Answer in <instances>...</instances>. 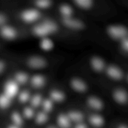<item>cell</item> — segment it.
<instances>
[{
    "instance_id": "9c48e42d",
    "label": "cell",
    "mask_w": 128,
    "mask_h": 128,
    "mask_svg": "<svg viewBox=\"0 0 128 128\" xmlns=\"http://www.w3.org/2000/svg\"><path fill=\"white\" fill-rule=\"evenodd\" d=\"M18 35L17 30L11 25L5 24L0 28V37L6 40H13Z\"/></svg>"
},
{
    "instance_id": "5bb4252c",
    "label": "cell",
    "mask_w": 128,
    "mask_h": 128,
    "mask_svg": "<svg viewBox=\"0 0 128 128\" xmlns=\"http://www.w3.org/2000/svg\"><path fill=\"white\" fill-rule=\"evenodd\" d=\"M56 123L58 128H71L72 123L66 113L61 112L56 117Z\"/></svg>"
},
{
    "instance_id": "ac0fdd59",
    "label": "cell",
    "mask_w": 128,
    "mask_h": 128,
    "mask_svg": "<svg viewBox=\"0 0 128 128\" xmlns=\"http://www.w3.org/2000/svg\"><path fill=\"white\" fill-rule=\"evenodd\" d=\"M49 98L51 99L54 102H61L66 99V94L61 90L53 89L50 91Z\"/></svg>"
},
{
    "instance_id": "ba28073f",
    "label": "cell",
    "mask_w": 128,
    "mask_h": 128,
    "mask_svg": "<svg viewBox=\"0 0 128 128\" xmlns=\"http://www.w3.org/2000/svg\"><path fill=\"white\" fill-rule=\"evenodd\" d=\"M90 64L91 69L96 72H104L105 69L107 66L106 61L102 57L94 55L90 58Z\"/></svg>"
},
{
    "instance_id": "44dd1931",
    "label": "cell",
    "mask_w": 128,
    "mask_h": 128,
    "mask_svg": "<svg viewBox=\"0 0 128 128\" xmlns=\"http://www.w3.org/2000/svg\"><path fill=\"white\" fill-rule=\"evenodd\" d=\"M53 41L50 37H44L41 38L40 41V46L44 51H50L54 48Z\"/></svg>"
},
{
    "instance_id": "5b68a950",
    "label": "cell",
    "mask_w": 128,
    "mask_h": 128,
    "mask_svg": "<svg viewBox=\"0 0 128 128\" xmlns=\"http://www.w3.org/2000/svg\"><path fill=\"white\" fill-rule=\"evenodd\" d=\"M61 23L66 28L73 30H81L85 28L84 22L73 16L66 18H61Z\"/></svg>"
},
{
    "instance_id": "8fae6325",
    "label": "cell",
    "mask_w": 128,
    "mask_h": 128,
    "mask_svg": "<svg viewBox=\"0 0 128 128\" xmlns=\"http://www.w3.org/2000/svg\"><path fill=\"white\" fill-rule=\"evenodd\" d=\"M86 104L88 107L95 111H100L104 107V103L100 98L92 95L90 96L86 100Z\"/></svg>"
},
{
    "instance_id": "484cf974",
    "label": "cell",
    "mask_w": 128,
    "mask_h": 128,
    "mask_svg": "<svg viewBox=\"0 0 128 128\" xmlns=\"http://www.w3.org/2000/svg\"><path fill=\"white\" fill-rule=\"evenodd\" d=\"M17 96L18 98V101L21 103L24 104L30 101L31 94L30 91L28 90H22L18 92Z\"/></svg>"
},
{
    "instance_id": "2e32d148",
    "label": "cell",
    "mask_w": 128,
    "mask_h": 128,
    "mask_svg": "<svg viewBox=\"0 0 128 128\" xmlns=\"http://www.w3.org/2000/svg\"><path fill=\"white\" fill-rule=\"evenodd\" d=\"M30 76L25 71H18L16 72L14 74L12 80L19 85H24L29 82Z\"/></svg>"
},
{
    "instance_id": "603a6c76",
    "label": "cell",
    "mask_w": 128,
    "mask_h": 128,
    "mask_svg": "<svg viewBox=\"0 0 128 128\" xmlns=\"http://www.w3.org/2000/svg\"><path fill=\"white\" fill-rule=\"evenodd\" d=\"M12 100L11 98L1 92L0 93V110H4L10 108L12 102Z\"/></svg>"
},
{
    "instance_id": "4fadbf2b",
    "label": "cell",
    "mask_w": 128,
    "mask_h": 128,
    "mask_svg": "<svg viewBox=\"0 0 128 128\" xmlns=\"http://www.w3.org/2000/svg\"><path fill=\"white\" fill-rule=\"evenodd\" d=\"M29 82L33 88L40 89L46 84V78L41 74H35L30 78Z\"/></svg>"
},
{
    "instance_id": "277c9868",
    "label": "cell",
    "mask_w": 128,
    "mask_h": 128,
    "mask_svg": "<svg viewBox=\"0 0 128 128\" xmlns=\"http://www.w3.org/2000/svg\"><path fill=\"white\" fill-rule=\"evenodd\" d=\"M26 65L29 68L34 70H41L48 66L46 59L39 55H32L29 56L26 60Z\"/></svg>"
},
{
    "instance_id": "7402d4cb",
    "label": "cell",
    "mask_w": 128,
    "mask_h": 128,
    "mask_svg": "<svg viewBox=\"0 0 128 128\" xmlns=\"http://www.w3.org/2000/svg\"><path fill=\"white\" fill-rule=\"evenodd\" d=\"M10 119H11L12 124L20 126V127H21V126L24 123V118L18 111H12L10 114Z\"/></svg>"
},
{
    "instance_id": "4316f807",
    "label": "cell",
    "mask_w": 128,
    "mask_h": 128,
    "mask_svg": "<svg viewBox=\"0 0 128 128\" xmlns=\"http://www.w3.org/2000/svg\"><path fill=\"white\" fill-rule=\"evenodd\" d=\"M74 3L82 9H90L93 6L94 1L92 0H74Z\"/></svg>"
},
{
    "instance_id": "d6a6232c",
    "label": "cell",
    "mask_w": 128,
    "mask_h": 128,
    "mask_svg": "<svg viewBox=\"0 0 128 128\" xmlns=\"http://www.w3.org/2000/svg\"><path fill=\"white\" fill-rule=\"evenodd\" d=\"M6 128H21V127H20V126H16V125L13 124H11L8 126L7 127H6Z\"/></svg>"
},
{
    "instance_id": "f1b7e54d",
    "label": "cell",
    "mask_w": 128,
    "mask_h": 128,
    "mask_svg": "<svg viewBox=\"0 0 128 128\" xmlns=\"http://www.w3.org/2000/svg\"><path fill=\"white\" fill-rule=\"evenodd\" d=\"M36 112L34 111V109L32 108L31 106H26L24 108L22 112V116L24 119H28V120H31V119L34 118L35 116Z\"/></svg>"
},
{
    "instance_id": "f546056e",
    "label": "cell",
    "mask_w": 128,
    "mask_h": 128,
    "mask_svg": "<svg viewBox=\"0 0 128 128\" xmlns=\"http://www.w3.org/2000/svg\"><path fill=\"white\" fill-rule=\"evenodd\" d=\"M120 47L121 50L125 52H127L128 51V37L123 38L122 40H120Z\"/></svg>"
},
{
    "instance_id": "4dcf8cb0",
    "label": "cell",
    "mask_w": 128,
    "mask_h": 128,
    "mask_svg": "<svg viewBox=\"0 0 128 128\" xmlns=\"http://www.w3.org/2000/svg\"><path fill=\"white\" fill-rule=\"evenodd\" d=\"M6 69V62L2 59L0 58V76L4 73Z\"/></svg>"
},
{
    "instance_id": "7c38bea8",
    "label": "cell",
    "mask_w": 128,
    "mask_h": 128,
    "mask_svg": "<svg viewBox=\"0 0 128 128\" xmlns=\"http://www.w3.org/2000/svg\"><path fill=\"white\" fill-rule=\"evenodd\" d=\"M112 97L116 102L120 104H125L128 102V92L123 88H116L112 92Z\"/></svg>"
},
{
    "instance_id": "ffe728a7",
    "label": "cell",
    "mask_w": 128,
    "mask_h": 128,
    "mask_svg": "<svg viewBox=\"0 0 128 128\" xmlns=\"http://www.w3.org/2000/svg\"><path fill=\"white\" fill-rule=\"evenodd\" d=\"M34 119L38 125L44 124L49 120V114L43 111H40L36 112Z\"/></svg>"
},
{
    "instance_id": "8992f818",
    "label": "cell",
    "mask_w": 128,
    "mask_h": 128,
    "mask_svg": "<svg viewBox=\"0 0 128 128\" xmlns=\"http://www.w3.org/2000/svg\"><path fill=\"white\" fill-rule=\"evenodd\" d=\"M19 89L20 86L12 79H10L5 81L4 83L2 92L12 99L16 97L20 92Z\"/></svg>"
},
{
    "instance_id": "e0dca14e",
    "label": "cell",
    "mask_w": 128,
    "mask_h": 128,
    "mask_svg": "<svg viewBox=\"0 0 128 128\" xmlns=\"http://www.w3.org/2000/svg\"><path fill=\"white\" fill-rule=\"evenodd\" d=\"M66 114L72 123L76 124L82 122L84 120V114L78 110H71L66 112Z\"/></svg>"
},
{
    "instance_id": "83f0119b",
    "label": "cell",
    "mask_w": 128,
    "mask_h": 128,
    "mask_svg": "<svg viewBox=\"0 0 128 128\" xmlns=\"http://www.w3.org/2000/svg\"><path fill=\"white\" fill-rule=\"evenodd\" d=\"M34 5L38 10L40 9H46L51 7L52 4V1L51 0H36L33 2Z\"/></svg>"
},
{
    "instance_id": "d4e9b609",
    "label": "cell",
    "mask_w": 128,
    "mask_h": 128,
    "mask_svg": "<svg viewBox=\"0 0 128 128\" xmlns=\"http://www.w3.org/2000/svg\"><path fill=\"white\" fill-rule=\"evenodd\" d=\"M54 103V102L49 98H44L43 100H42V104L41 105V108H42V111L49 114L53 110Z\"/></svg>"
},
{
    "instance_id": "cb8c5ba5",
    "label": "cell",
    "mask_w": 128,
    "mask_h": 128,
    "mask_svg": "<svg viewBox=\"0 0 128 128\" xmlns=\"http://www.w3.org/2000/svg\"><path fill=\"white\" fill-rule=\"evenodd\" d=\"M43 99L42 96L40 94H34L33 95H31V98L29 101L30 103V106H31L34 109L40 107Z\"/></svg>"
},
{
    "instance_id": "3957f363",
    "label": "cell",
    "mask_w": 128,
    "mask_h": 128,
    "mask_svg": "<svg viewBox=\"0 0 128 128\" xmlns=\"http://www.w3.org/2000/svg\"><path fill=\"white\" fill-rule=\"evenodd\" d=\"M20 17L22 21L28 23L38 22L42 17V12L36 8H29L20 12Z\"/></svg>"
},
{
    "instance_id": "d6986e66",
    "label": "cell",
    "mask_w": 128,
    "mask_h": 128,
    "mask_svg": "<svg viewBox=\"0 0 128 128\" xmlns=\"http://www.w3.org/2000/svg\"><path fill=\"white\" fill-rule=\"evenodd\" d=\"M59 11L61 15V18H66L72 16L74 10L72 6L68 3H62L59 6Z\"/></svg>"
},
{
    "instance_id": "7a4b0ae2",
    "label": "cell",
    "mask_w": 128,
    "mask_h": 128,
    "mask_svg": "<svg viewBox=\"0 0 128 128\" xmlns=\"http://www.w3.org/2000/svg\"><path fill=\"white\" fill-rule=\"evenodd\" d=\"M106 31L108 35L114 40H120L128 37V29L121 24H112L107 26Z\"/></svg>"
},
{
    "instance_id": "9a60e30c",
    "label": "cell",
    "mask_w": 128,
    "mask_h": 128,
    "mask_svg": "<svg viewBox=\"0 0 128 128\" xmlns=\"http://www.w3.org/2000/svg\"><path fill=\"white\" fill-rule=\"evenodd\" d=\"M88 122L91 126L99 128L104 124L105 119L99 114H91L88 117Z\"/></svg>"
},
{
    "instance_id": "52a82bcc",
    "label": "cell",
    "mask_w": 128,
    "mask_h": 128,
    "mask_svg": "<svg viewBox=\"0 0 128 128\" xmlns=\"http://www.w3.org/2000/svg\"><path fill=\"white\" fill-rule=\"evenodd\" d=\"M104 72L110 78L117 81L122 80L124 76L122 69L117 65L113 64L107 65Z\"/></svg>"
},
{
    "instance_id": "6da1fadb",
    "label": "cell",
    "mask_w": 128,
    "mask_h": 128,
    "mask_svg": "<svg viewBox=\"0 0 128 128\" xmlns=\"http://www.w3.org/2000/svg\"><path fill=\"white\" fill-rule=\"evenodd\" d=\"M59 30V25L51 19H44L36 22L31 28V32L35 36L42 38L50 37V35L56 33Z\"/></svg>"
},
{
    "instance_id": "e575fe53",
    "label": "cell",
    "mask_w": 128,
    "mask_h": 128,
    "mask_svg": "<svg viewBox=\"0 0 128 128\" xmlns=\"http://www.w3.org/2000/svg\"><path fill=\"white\" fill-rule=\"evenodd\" d=\"M46 128H58V126H54V125L51 124V125H49V126H48Z\"/></svg>"
},
{
    "instance_id": "836d02e7",
    "label": "cell",
    "mask_w": 128,
    "mask_h": 128,
    "mask_svg": "<svg viewBox=\"0 0 128 128\" xmlns=\"http://www.w3.org/2000/svg\"><path fill=\"white\" fill-rule=\"evenodd\" d=\"M116 128H128V126L126 124L122 123V124H119Z\"/></svg>"
},
{
    "instance_id": "1f68e13d",
    "label": "cell",
    "mask_w": 128,
    "mask_h": 128,
    "mask_svg": "<svg viewBox=\"0 0 128 128\" xmlns=\"http://www.w3.org/2000/svg\"><path fill=\"white\" fill-rule=\"evenodd\" d=\"M73 128H88V126L87 124L82 121V122L75 124Z\"/></svg>"
},
{
    "instance_id": "30bf717a",
    "label": "cell",
    "mask_w": 128,
    "mask_h": 128,
    "mask_svg": "<svg viewBox=\"0 0 128 128\" xmlns=\"http://www.w3.org/2000/svg\"><path fill=\"white\" fill-rule=\"evenodd\" d=\"M70 84L74 91L80 93L86 92L88 89V85L86 81L79 77H72L71 78Z\"/></svg>"
}]
</instances>
